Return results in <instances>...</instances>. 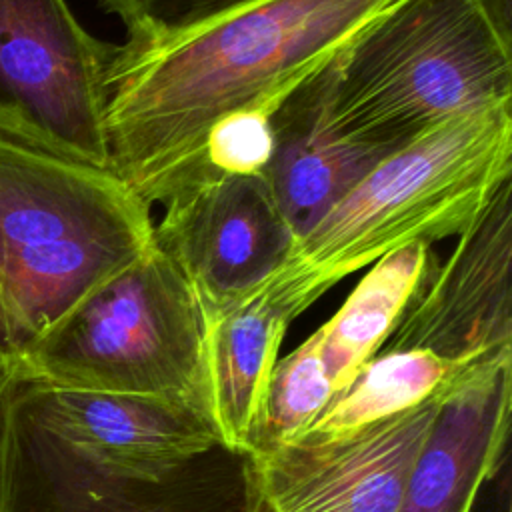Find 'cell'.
<instances>
[{"instance_id":"4fadbf2b","label":"cell","mask_w":512,"mask_h":512,"mask_svg":"<svg viewBox=\"0 0 512 512\" xmlns=\"http://www.w3.org/2000/svg\"><path fill=\"white\" fill-rule=\"evenodd\" d=\"M270 126L272 152L262 178L296 240L392 152L350 140L330 126L316 74L276 106Z\"/></svg>"},{"instance_id":"9c48e42d","label":"cell","mask_w":512,"mask_h":512,"mask_svg":"<svg viewBox=\"0 0 512 512\" xmlns=\"http://www.w3.org/2000/svg\"><path fill=\"white\" fill-rule=\"evenodd\" d=\"M438 404L244 456L252 512H398Z\"/></svg>"},{"instance_id":"ba28073f","label":"cell","mask_w":512,"mask_h":512,"mask_svg":"<svg viewBox=\"0 0 512 512\" xmlns=\"http://www.w3.org/2000/svg\"><path fill=\"white\" fill-rule=\"evenodd\" d=\"M420 354L464 382L512 358V178L502 182L440 266H428L380 346Z\"/></svg>"},{"instance_id":"ac0fdd59","label":"cell","mask_w":512,"mask_h":512,"mask_svg":"<svg viewBox=\"0 0 512 512\" xmlns=\"http://www.w3.org/2000/svg\"><path fill=\"white\" fill-rule=\"evenodd\" d=\"M8 388L10 380L0 370V484H2V454H4V434H6V418H8Z\"/></svg>"},{"instance_id":"8992f818","label":"cell","mask_w":512,"mask_h":512,"mask_svg":"<svg viewBox=\"0 0 512 512\" xmlns=\"http://www.w3.org/2000/svg\"><path fill=\"white\" fill-rule=\"evenodd\" d=\"M0 512H252L244 456L224 446L158 480H126L84 460L10 380Z\"/></svg>"},{"instance_id":"277c9868","label":"cell","mask_w":512,"mask_h":512,"mask_svg":"<svg viewBox=\"0 0 512 512\" xmlns=\"http://www.w3.org/2000/svg\"><path fill=\"white\" fill-rule=\"evenodd\" d=\"M316 78L334 130L396 150L452 116L512 100V34L480 0H402Z\"/></svg>"},{"instance_id":"8fae6325","label":"cell","mask_w":512,"mask_h":512,"mask_svg":"<svg viewBox=\"0 0 512 512\" xmlns=\"http://www.w3.org/2000/svg\"><path fill=\"white\" fill-rule=\"evenodd\" d=\"M20 382L50 430L118 478L158 482L222 446L208 412L192 404Z\"/></svg>"},{"instance_id":"7a4b0ae2","label":"cell","mask_w":512,"mask_h":512,"mask_svg":"<svg viewBox=\"0 0 512 512\" xmlns=\"http://www.w3.org/2000/svg\"><path fill=\"white\" fill-rule=\"evenodd\" d=\"M154 242L150 204L110 170L0 130V370Z\"/></svg>"},{"instance_id":"3957f363","label":"cell","mask_w":512,"mask_h":512,"mask_svg":"<svg viewBox=\"0 0 512 512\" xmlns=\"http://www.w3.org/2000/svg\"><path fill=\"white\" fill-rule=\"evenodd\" d=\"M512 178V100L452 116L386 154L256 290L298 318L348 274L458 236Z\"/></svg>"},{"instance_id":"7c38bea8","label":"cell","mask_w":512,"mask_h":512,"mask_svg":"<svg viewBox=\"0 0 512 512\" xmlns=\"http://www.w3.org/2000/svg\"><path fill=\"white\" fill-rule=\"evenodd\" d=\"M512 408V358L484 366L438 404L398 512H472L498 472Z\"/></svg>"},{"instance_id":"52a82bcc","label":"cell","mask_w":512,"mask_h":512,"mask_svg":"<svg viewBox=\"0 0 512 512\" xmlns=\"http://www.w3.org/2000/svg\"><path fill=\"white\" fill-rule=\"evenodd\" d=\"M112 50L66 0H0V130L108 170L104 76Z\"/></svg>"},{"instance_id":"5b68a950","label":"cell","mask_w":512,"mask_h":512,"mask_svg":"<svg viewBox=\"0 0 512 512\" xmlns=\"http://www.w3.org/2000/svg\"><path fill=\"white\" fill-rule=\"evenodd\" d=\"M206 330V304L154 240L74 306L10 378L154 396L208 412Z\"/></svg>"},{"instance_id":"9a60e30c","label":"cell","mask_w":512,"mask_h":512,"mask_svg":"<svg viewBox=\"0 0 512 512\" xmlns=\"http://www.w3.org/2000/svg\"><path fill=\"white\" fill-rule=\"evenodd\" d=\"M332 396L334 388L320 358L318 338L310 334L288 356L276 360L250 454L296 442Z\"/></svg>"},{"instance_id":"5bb4252c","label":"cell","mask_w":512,"mask_h":512,"mask_svg":"<svg viewBox=\"0 0 512 512\" xmlns=\"http://www.w3.org/2000/svg\"><path fill=\"white\" fill-rule=\"evenodd\" d=\"M430 266V244L418 242L370 266L338 312L314 334L334 394L380 350Z\"/></svg>"},{"instance_id":"2e32d148","label":"cell","mask_w":512,"mask_h":512,"mask_svg":"<svg viewBox=\"0 0 512 512\" xmlns=\"http://www.w3.org/2000/svg\"><path fill=\"white\" fill-rule=\"evenodd\" d=\"M126 30V46L150 48L254 0H98Z\"/></svg>"},{"instance_id":"6da1fadb","label":"cell","mask_w":512,"mask_h":512,"mask_svg":"<svg viewBox=\"0 0 512 512\" xmlns=\"http://www.w3.org/2000/svg\"><path fill=\"white\" fill-rule=\"evenodd\" d=\"M402 0H254L150 48L114 44L104 76L108 170L146 204L200 166L222 118L270 110Z\"/></svg>"},{"instance_id":"30bf717a","label":"cell","mask_w":512,"mask_h":512,"mask_svg":"<svg viewBox=\"0 0 512 512\" xmlns=\"http://www.w3.org/2000/svg\"><path fill=\"white\" fill-rule=\"evenodd\" d=\"M162 204L166 212L154 240L208 310L256 290L296 244L262 176L200 172Z\"/></svg>"},{"instance_id":"e0dca14e","label":"cell","mask_w":512,"mask_h":512,"mask_svg":"<svg viewBox=\"0 0 512 512\" xmlns=\"http://www.w3.org/2000/svg\"><path fill=\"white\" fill-rule=\"evenodd\" d=\"M270 116V110L252 108L214 124L206 136L200 166L190 178L200 172L262 176L272 152Z\"/></svg>"}]
</instances>
